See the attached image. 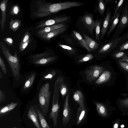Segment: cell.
<instances>
[{
  "label": "cell",
  "mask_w": 128,
  "mask_h": 128,
  "mask_svg": "<svg viewBox=\"0 0 128 128\" xmlns=\"http://www.w3.org/2000/svg\"><path fill=\"white\" fill-rule=\"evenodd\" d=\"M111 14L112 11L110 9L108 8L101 31V38L102 40L103 39L108 28L110 22Z\"/></svg>",
  "instance_id": "7c38bea8"
},
{
  "label": "cell",
  "mask_w": 128,
  "mask_h": 128,
  "mask_svg": "<svg viewBox=\"0 0 128 128\" xmlns=\"http://www.w3.org/2000/svg\"><path fill=\"white\" fill-rule=\"evenodd\" d=\"M82 35L86 43L91 51L95 50L98 48L99 45L95 41L84 34H82Z\"/></svg>",
  "instance_id": "ac0fdd59"
},
{
  "label": "cell",
  "mask_w": 128,
  "mask_h": 128,
  "mask_svg": "<svg viewBox=\"0 0 128 128\" xmlns=\"http://www.w3.org/2000/svg\"><path fill=\"white\" fill-rule=\"evenodd\" d=\"M68 16H57L48 20L42 21L37 26L36 28L58 24L68 20Z\"/></svg>",
  "instance_id": "ba28073f"
},
{
  "label": "cell",
  "mask_w": 128,
  "mask_h": 128,
  "mask_svg": "<svg viewBox=\"0 0 128 128\" xmlns=\"http://www.w3.org/2000/svg\"><path fill=\"white\" fill-rule=\"evenodd\" d=\"M58 45L63 49L66 50L70 54H73L76 53L74 49L70 46L60 44H58Z\"/></svg>",
  "instance_id": "4dcf8cb0"
},
{
  "label": "cell",
  "mask_w": 128,
  "mask_h": 128,
  "mask_svg": "<svg viewBox=\"0 0 128 128\" xmlns=\"http://www.w3.org/2000/svg\"><path fill=\"white\" fill-rule=\"evenodd\" d=\"M122 36V38L120 42L121 43H123L128 40V31Z\"/></svg>",
  "instance_id": "b9f144b4"
},
{
  "label": "cell",
  "mask_w": 128,
  "mask_h": 128,
  "mask_svg": "<svg viewBox=\"0 0 128 128\" xmlns=\"http://www.w3.org/2000/svg\"><path fill=\"white\" fill-rule=\"evenodd\" d=\"M28 118L32 122L36 128H42L40 124L37 114L34 106H31L29 109L27 113Z\"/></svg>",
  "instance_id": "4fadbf2b"
},
{
  "label": "cell",
  "mask_w": 128,
  "mask_h": 128,
  "mask_svg": "<svg viewBox=\"0 0 128 128\" xmlns=\"http://www.w3.org/2000/svg\"><path fill=\"white\" fill-rule=\"evenodd\" d=\"M56 74L55 71L53 70L50 73L48 74L45 76L44 78V79H50L52 78Z\"/></svg>",
  "instance_id": "f35d334b"
},
{
  "label": "cell",
  "mask_w": 128,
  "mask_h": 128,
  "mask_svg": "<svg viewBox=\"0 0 128 128\" xmlns=\"http://www.w3.org/2000/svg\"><path fill=\"white\" fill-rule=\"evenodd\" d=\"M50 94V84L46 83L40 88L38 98L40 109L44 116L48 112Z\"/></svg>",
  "instance_id": "7a4b0ae2"
},
{
  "label": "cell",
  "mask_w": 128,
  "mask_h": 128,
  "mask_svg": "<svg viewBox=\"0 0 128 128\" xmlns=\"http://www.w3.org/2000/svg\"><path fill=\"white\" fill-rule=\"evenodd\" d=\"M20 11V8L18 6L16 5L14 6L11 10L10 14L11 15H17Z\"/></svg>",
  "instance_id": "1f68e13d"
},
{
  "label": "cell",
  "mask_w": 128,
  "mask_h": 128,
  "mask_svg": "<svg viewBox=\"0 0 128 128\" xmlns=\"http://www.w3.org/2000/svg\"><path fill=\"white\" fill-rule=\"evenodd\" d=\"M13 128H17V127H16V126H15V127H13Z\"/></svg>",
  "instance_id": "7dc6e473"
},
{
  "label": "cell",
  "mask_w": 128,
  "mask_h": 128,
  "mask_svg": "<svg viewBox=\"0 0 128 128\" xmlns=\"http://www.w3.org/2000/svg\"><path fill=\"white\" fill-rule=\"evenodd\" d=\"M17 102L12 103L0 108V116L2 117L13 110L18 104Z\"/></svg>",
  "instance_id": "44dd1931"
},
{
  "label": "cell",
  "mask_w": 128,
  "mask_h": 128,
  "mask_svg": "<svg viewBox=\"0 0 128 128\" xmlns=\"http://www.w3.org/2000/svg\"><path fill=\"white\" fill-rule=\"evenodd\" d=\"M111 75V72L109 71L108 70L104 71L95 81V83L99 84L107 82L110 78Z\"/></svg>",
  "instance_id": "e0dca14e"
},
{
  "label": "cell",
  "mask_w": 128,
  "mask_h": 128,
  "mask_svg": "<svg viewBox=\"0 0 128 128\" xmlns=\"http://www.w3.org/2000/svg\"><path fill=\"white\" fill-rule=\"evenodd\" d=\"M0 48L10 66L14 76L18 81L20 76V66L16 51L12 55L9 48L2 42H0Z\"/></svg>",
  "instance_id": "6da1fadb"
},
{
  "label": "cell",
  "mask_w": 128,
  "mask_h": 128,
  "mask_svg": "<svg viewBox=\"0 0 128 128\" xmlns=\"http://www.w3.org/2000/svg\"><path fill=\"white\" fill-rule=\"evenodd\" d=\"M127 57L126 58L122 59H120L118 60V61H124L128 62V54H127Z\"/></svg>",
  "instance_id": "7bdbcfd3"
},
{
  "label": "cell",
  "mask_w": 128,
  "mask_h": 128,
  "mask_svg": "<svg viewBox=\"0 0 128 128\" xmlns=\"http://www.w3.org/2000/svg\"><path fill=\"white\" fill-rule=\"evenodd\" d=\"M94 56L91 54H86L83 58L78 61L79 62H82L89 60L92 59Z\"/></svg>",
  "instance_id": "d6a6232c"
},
{
  "label": "cell",
  "mask_w": 128,
  "mask_h": 128,
  "mask_svg": "<svg viewBox=\"0 0 128 128\" xmlns=\"http://www.w3.org/2000/svg\"><path fill=\"white\" fill-rule=\"evenodd\" d=\"M3 76V74L1 72H0V78H2Z\"/></svg>",
  "instance_id": "bcb514c9"
},
{
  "label": "cell",
  "mask_w": 128,
  "mask_h": 128,
  "mask_svg": "<svg viewBox=\"0 0 128 128\" xmlns=\"http://www.w3.org/2000/svg\"><path fill=\"white\" fill-rule=\"evenodd\" d=\"M97 110L98 114L103 117L107 116V112L105 106L102 104L98 102L95 103Z\"/></svg>",
  "instance_id": "cb8c5ba5"
},
{
  "label": "cell",
  "mask_w": 128,
  "mask_h": 128,
  "mask_svg": "<svg viewBox=\"0 0 128 128\" xmlns=\"http://www.w3.org/2000/svg\"><path fill=\"white\" fill-rule=\"evenodd\" d=\"M122 6H121L114 16L112 17L111 18L110 22V27L107 33V38H108L110 35L113 32L118 24L119 20V18L122 11Z\"/></svg>",
  "instance_id": "8fae6325"
},
{
  "label": "cell",
  "mask_w": 128,
  "mask_h": 128,
  "mask_svg": "<svg viewBox=\"0 0 128 128\" xmlns=\"http://www.w3.org/2000/svg\"><path fill=\"white\" fill-rule=\"evenodd\" d=\"M66 25L64 23L50 25L42 28L40 29L37 32V34L47 33L56 30L66 27Z\"/></svg>",
  "instance_id": "2e32d148"
},
{
  "label": "cell",
  "mask_w": 128,
  "mask_h": 128,
  "mask_svg": "<svg viewBox=\"0 0 128 128\" xmlns=\"http://www.w3.org/2000/svg\"><path fill=\"white\" fill-rule=\"evenodd\" d=\"M35 74H32L26 82L24 85L23 88L26 90L29 88L32 85L35 78Z\"/></svg>",
  "instance_id": "484cf974"
},
{
  "label": "cell",
  "mask_w": 128,
  "mask_h": 128,
  "mask_svg": "<svg viewBox=\"0 0 128 128\" xmlns=\"http://www.w3.org/2000/svg\"><path fill=\"white\" fill-rule=\"evenodd\" d=\"M103 67L98 66H93L86 70L85 73L86 80L91 82L96 81L104 71Z\"/></svg>",
  "instance_id": "5b68a950"
},
{
  "label": "cell",
  "mask_w": 128,
  "mask_h": 128,
  "mask_svg": "<svg viewBox=\"0 0 128 128\" xmlns=\"http://www.w3.org/2000/svg\"><path fill=\"white\" fill-rule=\"evenodd\" d=\"M118 124L116 123L114 125L113 128H118Z\"/></svg>",
  "instance_id": "ee69618b"
},
{
  "label": "cell",
  "mask_w": 128,
  "mask_h": 128,
  "mask_svg": "<svg viewBox=\"0 0 128 128\" xmlns=\"http://www.w3.org/2000/svg\"><path fill=\"white\" fill-rule=\"evenodd\" d=\"M123 36L119 37L114 40L102 46L98 52L105 54L110 52L117 46L122 38Z\"/></svg>",
  "instance_id": "30bf717a"
},
{
  "label": "cell",
  "mask_w": 128,
  "mask_h": 128,
  "mask_svg": "<svg viewBox=\"0 0 128 128\" xmlns=\"http://www.w3.org/2000/svg\"><path fill=\"white\" fill-rule=\"evenodd\" d=\"M48 52H44L36 54L32 57L33 64L40 65H46L53 61L56 58L55 56H50Z\"/></svg>",
  "instance_id": "277c9868"
},
{
  "label": "cell",
  "mask_w": 128,
  "mask_h": 128,
  "mask_svg": "<svg viewBox=\"0 0 128 128\" xmlns=\"http://www.w3.org/2000/svg\"><path fill=\"white\" fill-rule=\"evenodd\" d=\"M112 56L114 58L119 60L126 58L127 57V55L125 52L120 50L116 51Z\"/></svg>",
  "instance_id": "f1b7e54d"
},
{
  "label": "cell",
  "mask_w": 128,
  "mask_h": 128,
  "mask_svg": "<svg viewBox=\"0 0 128 128\" xmlns=\"http://www.w3.org/2000/svg\"></svg>",
  "instance_id": "c3c4849f"
},
{
  "label": "cell",
  "mask_w": 128,
  "mask_h": 128,
  "mask_svg": "<svg viewBox=\"0 0 128 128\" xmlns=\"http://www.w3.org/2000/svg\"><path fill=\"white\" fill-rule=\"evenodd\" d=\"M67 41L70 43H72V42L71 39L70 38L67 39H66Z\"/></svg>",
  "instance_id": "f6af8a7d"
},
{
  "label": "cell",
  "mask_w": 128,
  "mask_h": 128,
  "mask_svg": "<svg viewBox=\"0 0 128 128\" xmlns=\"http://www.w3.org/2000/svg\"><path fill=\"white\" fill-rule=\"evenodd\" d=\"M124 1V0H120L118 2L115 7L114 12L112 17L114 16L116 14L119 8L122 5Z\"/></svg>",
  "instance_id": "74e56055"
},
{
  "label": "cell",
  "mask_w": 128,
  "mask_h": 128,
  "mask_svg": "<svg viewBox=\"0 0 128 128\" xmlns=\"http://www.w3.org/2000/svg\"><path fill=\"white\" fill-rule=\"evenodd\" d=\"M21 23V21L18 19L11 20L9 22V28L13 31L16 32L20 27Z\"/></svg>",
  "instance_id": "d4e9b609"
},
{
  "label": "cell",
  "mask_w": 128,
  "mask_h": 128,
  "mask_svg": "<svg viewBox=\"0 0 128 128\" xmlns=\"http://www.w3.org/2000/svg\"><path fill=\"white\" fill-rule=\"evenodd\" d=\"M73 98L82 108L85 107L84 104V98L83 95L81 91L77 90L74 93Z\"/></svg>",
  "instance_id": "d6986e66"
},
{
  "label": "cell",
  "mask_w": 128,
  "mask_h": 128,
  "mask_svg": "<svg viewBox=\"0 0 128 128\" xmlns=\"http://www.w3.org/2000/svg\"><path fill=\"white\" fill-rule=\"evenodd\" d=\"M8 0H3L0 4V7L2 11V16L0 23L1 28L3 30L4 28L6 19V13Z\"/></svg>",
  "instance_id": "9a60e30c"
},
{
  "label": "cell",
  "mask_w": 128,
  "mask_h": 128,
  "mask_svg": "<svg viewBox=\"0 0 128 128\" xmlns=\"http://www.w3.org/2000/svg\"><path fill=\"white\" fill-rule=\"evenodd\" d=\"M86 112L85 107L82 108L79 106L77 114V124H78L84 118Z\"/></svg>",
  "instance_id": "603a6c76"
},
{
  "label": "cell",
  "mask_w": 128,
  "mask_h": 128,
  "mask_svg": "<svg viewBox=\"0 0 128 128\" xmlns=\"http://www.w3.org/2000/svg\"><path fill=\"white\" fill-rule=\"evenodd\" d=\"M120 102L122 106L128 108V98L121 99Z\"/></svg>",
  "instance_id": "d590c367"
},
{
  "label": "cell",
  "mask_w": 128,
  "mask_h": 128,
  "mask_svg": "<svg viewBox=\"0 0 128 128\" xmlns=\"http://www.w3.org/2000/svg\"><path fill=\"white\" fill-rule=\"evenodd\" d=\"M101 23V21L100 20H97L95 21V37L97 40L100 38Z\"/></svg>",
  "instance_id": "4316f807"
},
{
  "label": "cell",
  "mask_w": 128,
  "mask_h": 128,
  "mask_svg": "<svg viewBox=\"0 0 128 128\" xmlns=\"http://www.w3.org/2000/svg\"><path fill=\"white\" fill-rule=\"evenodd\" d=\"M119 20V23L110 42L119 38L120 34L128 26V3L122 7Z\"/></svg>",
  "instance_id": "3957f363"
},
{
  "label": "cell",
  "mask_w": 128,
  "mask_h": 128,
  "mask_svg": "<svg viewBox=\"0 0 128 128\" xmlns=\"http://www.w3.org/2000/svg\"><path fill=\"white\" fill-rule=\"evenodd\" d=\"M128 49V40L122 44L119 47V50L122 51Z\"/></svg>",
  "instance_id": "ab89813d"
},
{
  "label": "cell",
  "mask_w": 128,
  "mask_h": 128,
  "mask_svg": "<svg viewBox=\"0 0 128 128\" xmlns=\"http://www.w3.org/2000/svg\"><path fill=\"white\" fill-rule=\"evenodd\" d=\"M6 96L4 93L1 90H0V102L1 103L5 100Z\"/></svg>",
  "instance_id": "60d3db41"
},
{
  "label": "cell",
  "mask_w": 128,
  "mask_h": 128,
  "mask_svg": "<svg viewBox=\"0 0 128 128\" xmlns=\"http://www.w3.org/2000/svg\"><path fill=\"white\" fill-rule=\"evenodd\" d=\"M0 66L1 69L5 74H7V70L1 56H0Z\"/></svg>",
  "instance_id": "836d02e7"
},
{
  "label": "cell",
  "mask_w": 128,
  "mask_h": 128,
  "mask_svg": "<svg viewBox=\"0 0 128 128\" xmlns=\"http://www.w3.org/2000/svg\"><path fill=\"white\" fill-rule=\"evenodd\" d=\"M59 97L58 95L55 94H53L52 108L48 117L49 118L52 120L54 127H56L57 124L59 109Z\"/></svg>",
  "instance_id": "8992f818"
},
{
  "label": "cell",
  "mask_w": 128,
  "mask_h": 128,
  "mask_svg": "<svg viewBox=\"0 0 128 128\" xmlns=\"http://www.w3.org/2000/svg\"><path fill=\"white\" fill-rule=\"evenodd\" d=\"M118 63L121 67L126 71L128 72V62L124 61H118Z\"/></svg>",
  "instance_id": "e575fe53"
},
{
  "label": "cell",
  "mask_w": 128,
  "mask_h": 128,
  "mask_svg": "<svg viewBox=\"0 0 128 128\" xmlns=\"http://www.w3.org/2000/svg\"><path fill=\"white\" fill-rule=\"evenodd\" d=\"M3 40L9 46H12L13 44V40L10 38H4L3 39Z\"/></svg>",
  "instance_id": "8d00e7d4"
},
{
  "label": "cell",
  "mask_w": 128,
  "mask_h": 128,
  "mask_svg": "<svg viewBox=\"0 0 128 128\" xmlns=\"http://www.w3.org/2000/svg\"><path fill=\"white\" fill-rule=\"evenodd\" d=\"M66 27L62 28L50 32L43 33L38 34L42 39L47 40H50V39L58 34L63 33L66 30Z\"/></svg>",
  "instance_id": "5bb4252c"
},
{
  "label": "cell",
  "mask_w": 128,
  "mask_h": 128,
  "mask_svg": "<svg viewBox=\"0 0 128 128\" xmlns=\"http://www.w3.org/2000/svg\"><path fill=\"white\" fill-rule=\"evenodd\" d=\"M105 4L103 0H99L98 2V10L100 15H103L106 10Z\"/></svg>",
  "instance_id": "83f0119b"
},
{
  "label": "cell",
  "mask_w": 128,
  "mask_h": 128,
  "mask_svg": "<svg viewBox=\"0 0 128 128\" xmlns=\"http://www.w3.org/2000/svg\"><path fill=\"white\" fill-rule=\"evenodd\" d=\"M92 14L87 13L85 14L80 18L82 22L88 31L92 34L95 28V22L93 19Z\"/></svg>",
  "instance_id": "9c48e42d"
},
{
  "label": "cell",
  "mask_w": 128,
  "mask_h": 128,
  "mask_svg": "<svg viewBox=\"0 0 128 128\" xmlns=\"http://www.w3.org/2000/svg\"><path fill=\"white\" fill-rule=\"evenodd\" d=\"M68 90L66 85L63 80L61 83L60 89V92L63 97L66 95Z\"/></svg>",
  "instance_id": "f546056e"
},
{
  "label": "cell",
  "mask_w": 128,
  "mask_h": 128,
  "mask_svg": "<svg viewBox=\"0 0 128 128\" xmlns=\"http://www.w3.org/2000/svg\"><path fill=\"white\" fill-rule=\"evenodd\" d=\"M73 32L75 36L80 44L88 52H90L91 50L80 34L75 31L73 30Z\"/></svg>",
  "instance_id": "7402d4cb"
},
{
  "label": "cell",
  "mask_w": 128,
  "mask_h": 128,
  "mask_svg": "<svg viewBox=\"0 0 128 128\" xmlns=\"http://www.w3.org/2000/svg\"><path fill=\"white\" fill-rule=\"evenodd\" d=\"M69 95L68 90L66 95L64 105L62 123L64 127L69 122L71 116V112L68 103Z\"/></svg>",
  "instance_id": "52a82bcc"
},
{
  "label": "cell",
  "mask_w": 128,
  "mask_h": 128,
  "mask_svg": "<svg viewBox=\"0 0 128 128\" xmlns=\"http://www.w3.org/2000/svg\"><path fill=\"white\" fill-rule=\"evenodd\" d=\"M36 112L42 128H50L42 113L37 106H34Z\"/></svg>",
  "instance_id": "ffe728a7"
}]
</instances>
